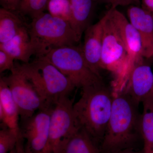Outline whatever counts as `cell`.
Returning a JSON list of instances; mask_svg holds the SVG:
<instances>
[{
  "label": "cell",
  "mask_w": 153,
  "mask_h": 153,
  "mask_svg": "<svg viewBox=\"0 0 153 153\" xmlns=\"http://www.w3.org/2000/svg\"><path fill=\"white\" fill-rule=\"evenodd\" d=\"M113 94L111 114L100 148L101 153H117L131 149L141 134L139 105L124 89Z\"/></svg>",
  "instance_id": "obj_1"
},
{
  "label": "cell",
  "mask_w": 153,
  "mask_h": 153,
  "mask_svg": "<svg viewBox=\"0 0 153 153\" xmlns=\"http://www.w3.org/2000/svg\"><path fill=\"white\" fill-rule=\"evenodd\" d=\"M113 94L102 83L82 88L81 96L74 103L77 126L84 130L96 143H101L111 110Z\"/></svg>",
  "instance_id": "obj_2"
},
{
  "label": "cell",
  "mask_w": 153,
  "mask_h": 153,
  "mask_svg": "<svg viewBox=\"0 0 153 153\" xmlns=\"http://www.w3.org/2000/svg\"><path fill=\"white\" fill-rule=\"evenodd\" d=\"M28 29L38 58L52 49L76 45L79 41L69 22L48 13L44 12L33 18Z\"/></svg>",
  "instance_id": "obj_3"
},
{
  "label": "cell",
  "mask_w": 153,
  "mask_h": 153,
  "mask_svg": "<svg viewBox=\"0 0 153 153\" xmlns=\"http://www.w3.org/2000/svg\"><path fill=\"white\" fill-rule=\"evenodd\" d=\"M22 72L33 83L46 108L51 107L76 86L55 66L43 58L19 64Z\"/></svg>",
  "instance_id": "obj_4"
},
{
  "label": "cell",
  "mask_w": 153,
  "mask_h": 153,
  "mask_svg": "<svg viewBox=\"0 0 153 153\" xmlns=\"http://www.w3.org/2000/svg\"><path fill=\"white\" fill-rule=\"evenodd\" d=\"M43 58L53 64L74 83L76 88L89 87L103 83L88 65L81 47L64 46L55 48Z\"/></svg>",
  "instance_id": "obj_5"
},
{
  "label": "cell",
  "mask_w": 153,
  "mask_h": 153,
  "mask_svg": "<svg viewBox=\"0 0 153 153\" xmlns=\"http://www.w3.org/2000/svg\"><path fill=\"white\" fill-rule=\"evenodd\" d=\"M103 17L104 25L101 68L114 74V90H119L122 88L127 52L120 32L111 19L109 11Z\"/></svg>",
  "instance_id": "obj_6"
},
{
  "label": "cell",
  "mask_w": 153,
  "mask_h": 153,
  "mask_svg": "<svg viewBox=\"0 0 153 153\" xmlns=\"http://www.w3.org/2000/svg\"><path fill=\"white\" fill-rule=\"evenodd\" d=\"M10 90L20 115V121L33 116L36 112L46 108L33 83L15 64L9 76L2 77Z\"/></svg>",
  "instance_id": "obj_7"
},
{
  "label": "cell",
  "mask_w": 153,
  "mask_h": 153,
  "mask_svg": "<svg viewBox=\"0 0 153 153\" xmlns=\"http://www.w3.org/2000/svg\"><path fill=\"white\" fill-rule=\"evenodd\" d=\"M74 102L63 97L52 107L49 123V153H59L65 140L79 128L73 110Z\"/></svg>",
  "instance_id": "obj_8"
},
{
  "label": "cell",
  "mask_w": 153,
  "mask_h": 153,
  "mask_svg": "<svg viewBox=\"0 0 153 153\" xmlns=\"http://www.w3.org/2000/svg\"><path fill=\"white\" fill-rule=\"evenodd\" d=\"M52 106L40 110L31 117L21 120V134L31 153H49V123Z\"/></svg>",
  "instance_id": "obj_9"
},
{
  "label": "cell",
  "mask_w": 153,
  "mask_h": 153,
  "mask_svg": "<svg viewBox=\"0 0 153 153\" xmlns=\"http://www.w3.org/2000/svg\"><path fill=\"white\" fill-rule=\"evenodd\" d=\"M124 90L139 105L153 91V72L151 66L140 62L134 67Z\"/></svg>",
  "instance_id": "obj_10"
},
{
  "label": "cell",
  "mask_w": 153,
  "mask_h": 153,
  "mask_svg": "<svg viewBox=\"0 0 153 153\" xmlns=\"http://www.w3.org/2000/svg\"><path fill=\"white\" fill-rule=\"evenodd\" d=\"M103 25L104 18L102 17L98 22L87 28L84 32V43L81 47L88 65L100 77Z\"/></svg>",
  "instance_id": "obj_11"
},
{
  "label": "cell",
  "mask_w": 153,
  "mask_h": 153,
  "mask_svg": "<svg viewBox=\"0 0 153 153\" xmlns=\"http://www.w3.org/2000/svg\"><path fill=\"white\" fill-rule=\"evenodd\" d=\"M127 19L138 33L142 43L143 56L153 57V16L138 5L128 6Z\"/></svg>",
  "instance_id": "obj_12"
},
{
  "label": "cell",
  "mask_w": 153,
  "mask_h": 153,
  "mask_svg": "<svg viewBox=\"0 0 153 153\" xmlns=\"http://www.w3.org/2000/svg\"><path fill=\"white\" fill-rule=\"evenodd\" d=\"M19 109L8 85L2 77L0 78V120L7 127L22 136L20 131Z\"/></svg>",
  "instance_id": "obj_13"
},
{
  "label": "cell",
  "mask_w": 153,
  "mask_h": 153,
  "mask_svg": "<svg viewBox=\"0 0 153 153\" xmlns=\"http://www.w3.org/2000/svg\"><path fill=\"white\" fill-rule=\"evenodd\" d=\"M0 49L8 53L15 60L30 63V58L35 55V52L28 28L25 27L13 39L0 44Z\"/></svg>",
  "instance_id": "obj_14"
},
{
  "label": "cell",
  "mask_w": 153,
  "mask_h": 153,
  "mask_svg": "<svg viewBox=\"0 0 153 153\" xmlns=\"http://www.w3.org/2000/svg\"><path fill=\"white\" fill-rule=\"evenodd\" d=\"M72 18L71 25L80 41L82 34L90 26L93 16L94 0H69Z\"/></svg>",
  "instance_id": "obj_15"
},
{
  "label": "cell",
  "mask_w": 153,
  "mask_h": 153,
  "mask_svg": "<svg viewBox=\"0 0 153 153\" xmlns=\"http://www.w3.org/2000/svg\"><path fill=\"white\" fill-rule=\"evenodd\" d=\"M59 153H101L100 149L84 130L79 128L66 139Z\"/></svg>",
  "instance_id": "obj_16"
},
{
  "label": "cell",
  "mask_w": 153,
  "mask_h": 153,
  "mask_svg": "<svg viewBox=\"0 0 153 153\" xmlns=\"http://www.w3.org/2000/svg\"><path fill=\"white\" fill-rule=\"evenodd\" d=\"M142 103L140 130L143 140L144 153H153V91Z\"/></svg>",
  "instance_id": "obj_17"
},
{
  "label": "cell",
  "mask_w": 153,
  "mask_h": 153,
  "mask_svg": "<svg viewBox=\"0 0 153 153\" xmlns=\"http://www.w3.org/2000/svg\"><path fill=\"white\" fill-rule=\"evenodd\" d=\"M25 27L16 12L0 9V44L13 39Z\"/></svg>",
  "instance_id": "obj_18"
},
{
  "label": "cell",
  "mask_w": 153,
  "mask_h": 153,
  "mask_svg": "<svg viewBox=\"0 0 153 153\" xmlns=\"http://www.w3.org/2000/svg\"><path fill=\"white\" fill-rule=\"evenodd\" d=\"M46 10L50 15L65 20L71 25L72 13L69 0H48Z\"/></svg>",
  "instance_id": "obj_19"
},
{
  "label": "cell",
  "mask_w": 153,
  "mask_h": 153,
  "mask_svg": "<svg viewBox=\"0 0 153 153\" xmlns=\"http://www.w3.org/2000/svg\"><path fill=\"white\" fill-rule=\"evenodd\" d=\"M24 139L15 131L2 126L0 130V153H10L20 140Z\"/></svg>",
  "instance_id": "obj_20"
},
{
  "label": "cell",
  "mask_w": 153,
  "mask_h": 153,
  "mask_svg": "<svg viewBox=\"0 0 153 153\" xmlns=\"http://www.w3.org/2000/svg\"><path fill=\"white\" fill-rule=\"evenodd\" d=\"M48 1V0H22L19 11L33 19L44 12Z\"/></svg>",
  "instance_id": "obj_21"
},
{
  "label": "cell",
  "mask_w": 153,
  "mask_h": 153,
  "mask_svg": "<svg viewBox=\"0 0 153 153\" xmlns=\"http://www.w3.org/2000/svg\"><path fill=\"white\" fill-rule=\"evenodd\" d=\"M15 59L10 54L0 49V72L7 70L11 71L15 67Z\"/></svg>",
  "instance_id": "obj_22"
},
{
  "label": "cell",
  "mask_w": 153,
  "mask_h": 153,
  "mask_svg": "<svg viewBox=\"0 0 153 153\" xmlns=\"http://www.w3.org/2000/svg\"><path fill=\"white\" fill-rule=\"evenodd\" d=\"M96 4H105L111 5L113 7L117 8L118 6L138 5L140 4V0H94Z\"/></svg>",
  "instance_id": "obj_23"
},
{
  "label": "cell",
  "mask_w": 153,
  "mask_h": 153,
  "mask_svg": "<svg viewBox=\"0 0 153 153\" xmlns=\"http://www.w3.org/2000/svg\"><path fill=\"white\" fill-rule=\"evenodd\" d=\"M10 153H31L29 148L24 145V141L17 143L16 146Z\"/></svg>",
  "instance_id": "obj_24"
},
{
  "label": "cell",
  "mask_w": 153,
  "mask_h": 153,
  "mask_svg": "<svg viewBox=\"0 0 153 153\" xmlns=\"http://www.w3.org/2000/svg\"><path fill=\"white\" fill-rule=\"evenodd\" d=\"M141 7L153 16V0H140Z\"/></svg>",
  "instance_id": "obj_25"
},
{
  "label": "cell",
  "mask_w": 153,
  "mask_h": 153,
  "mask_svg": "<svg viewBox=\"0 0 153 153\" xmlns=\"http://www.w3.org/2000/svg\"><path fill=\"white\" fill-rule=\"evenodd\" d=\"M22 0H10V10L19 11Z\"/></svg>",
  "instance_id": "obj_26"
},
{
  "label": "cell",
  "mask_w": 153,
  "mask_h": 153,
  "mask_svg": "<svg viewBox=\"0 0 153 153\" xmlns=\"http://www.w3.org/2000/svg\"><path fill=\"white\" fill-rule=\"evenodd\" d=\"M10 0H0V4L2 8L10 10Z\"/></svg>",
  "instance_id": "obj_27"
},
{
  "label": "cell",
  "mask_w": 153,
  "mask_h": 153,
  "mask_svg": "<svg viewBox=\"0 0 153 153\" xmlns=\"http://www.w3.org/2000/svg\"><path fill=\"white\" fill-rule=\"evenodd\" d=\"M117 153H136L134 152L132 149L126 150L122 151Z\"/></svg>",
  "instance_id": "obj_28"
}]
</instances>
